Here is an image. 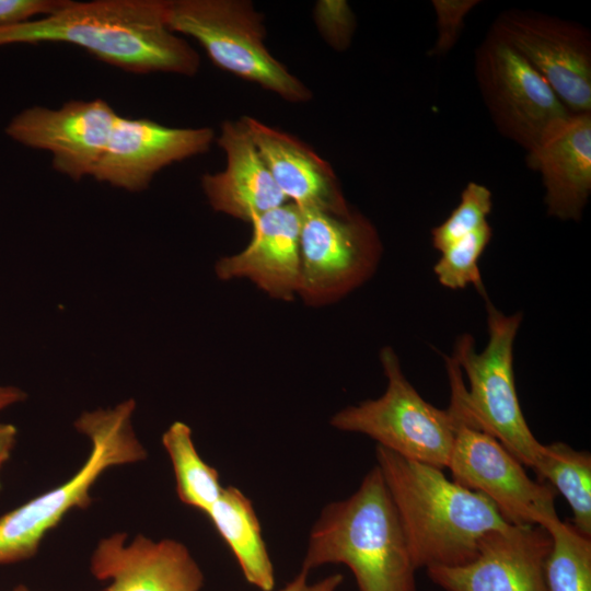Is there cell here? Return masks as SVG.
<instances>
[{
  "label": "cell",
  "instance_id": "22",
  "mask_svg": "<svg viewBox=\"0 0 591 591\" xmlns=\"http://www.w3.org/2000/svg\"><path fill=\"white\" fill-rule=\"evenodd\" d=\"M162 444L172 463L179 500L207 513L223 487L217 470L197 452L192 429L183 421L173 422L163 433Z\"/></svg>",
  "mask_w": 591,
  "mask_h": 591
},
{
  "label": "cell",
  "instance_id": "14",
  "mask_svg": "<svg viewBox=\"0 0 591 591\" xmlns=\"http://www.w3.org/2000/svg\"><path fill=\"white\" fill-rule=\"evenodd\" d=\"M213 140L209 127H169L148 118L118 115L92 177L140 192L163 167L207 152Z\"/></svg>",
  "mask_w": 591,
  "mask_h": 591
},
{
  "label": "cell",
  "instance_id": "8",
  "mask_svg": "<svg viewBox=\"0 0 591 591\" xmlns=\"http://www.w3.org/2000/svg\"><path fill=\"white\" fill-rule=\"evenodd\" d=\"M382 250L375 227L357 211L302 212L298 294L313 306L341 299L374 274Z\"/></svg>",
  "mask_w": 591,
  "mask_h": 591
},
{
  "label": "cell",
  "instance_id": "19",
  "mask_svg": "<svg viewBox=\"0 0 591 591\" xmlns=\"http://www.w3.org/2000/svg\"><path fill=\"white\" fill-rule=\"evenodd\" d=\"M217 143L225 153V167L201 177L213 210L251 223L287 204L240 119L221 124Z\"/></svg>",
  "mask_w": 591,
  "mask_h": 591
},
{
  "label": "cell",
  "instance_id": "24",
  "mask_svg": "<svg viewBox=\"0 0 591 591\" xmlns=\"http://www.w3.org/2000/svg\"><path fill=\"white\" fill-rule=\"evenodd\" d=\"M491 236L493 229L487 222L441 251L440 258L433 266V273L440 285L452 290L473 285L486 299L478 260Z\"/></svg>",
  "mask_w": 591,
  "mask_h": 591
},
{
  "label": "cell",
  "instance_id": "11",
  "mask_svg": "<svg viewBox=\"0 0 591 591\" xmlns=\"http://www.w3.org/2000/svg\"><path fill=\"white\" fill-rule=\"evenodd\" d=\"M519 53L572 114L591 113V36L582 25L538 12L500 13L490 31Z\"/></svg>",
  "mask_w": 591,
  "mask_h": 591
},
{
  "label": "cell",
  "instance_id": "6",
  "mask_svg": "<svg viewBox=\"0 0 591 591\" xmlns=\"http://www.w3.org/2000/svg\"><path fill=\"white\" fill-rule=\"evenodd\" d=\"M166 24L196 39L211 61L292 103L312 99L311 90L265 45L264 16L248 0H167Z\"/></svg>",
  "mask_w": 591,
  "mask_h": 591
},
{
  "label": "cell",
  "instance_id": "18",
  "mask_svg": "<svg viewBox=\"0 0 591 591\" xmlns=\"http://www.w3.org/2000/svg\"><path fill=\"white\" fill-rule=\"evenodd\" d=\"M526 162L541 174L548 216L578 221L591 194V113L555 124L528 151Z\"/></svg>",
  "mask_w": 591,
  "mask_h": 591
},
{
  "label": "cell",
  "instance_id": "30",
  "mask_svg": "<svg viewBox=\"0 0 591 591\" xmlns=\"http://www.w3.org/2000/svg\"><path fill=\"white\" fill-rule=\"evenodd\" d=\"M18 430L11 424H0V468L9 460L16 441ZM1 489V484H0Z\"/></svg>",
  "mask_w": 591,
  "mask_h": 591
},
{
  "label": "cell",
  "instance_id": "31",
  "mask_svg": "<svg viewBox=\"0 0 591 591\" xmlns=\"http://www.w3.org/2000/svg\"><path fill=\"white\" fill-rule=\"evenodd\" d=\"M25 393L18 387L0 385V410L23 401Z\"/></svg>",
  "mask_w": 591,
  "mask_h": 591
},
{
  "label": "cell",
  "instance_id": "27",
  "mask_svg": "<svg viewBox=\"0 0 591 591\" xmlns=\"http://www.w3.org/2000/svg\"><path fill=\"white\" fill-rule=\"evenodd\" d=\"M315 24L325 42L336 50L349 47L356 30V18L344 0H320L313 12Z\"/></svg>",
  "mask_w": 591,
  "mask_h": 591
},
{
  "label": "cell",
  "instance_id": "10",
  "mask_svg": "<svg viewBox=\"0 0 591 591\" xmlns=\"http://www.w3.org/2000/svg\"><path fill=\"white\" fill-rule=\"evenodd\" d=\"M523 466L494 437L457 421L448 464L452 479L490 500L508 523L546 529L559 520L556 490L531 479Z\"/></svg>",
  "mask_w": 591,
  "mask_h": 591
},
{
  "label": "cell",
  "instance_id": "2",
  "mask_svg": "<svg viewBox=\"0 0 591 591\" xmlns=\"http://www.w3.org/2000/svg\"><path fill=\"white\" fill-rule=\"evenodd\" d=\"M375 457L416 569L466 564L484 535L510 524L490 500L441 468L379 445Z\"/></svg>",
  "mask_w": 591,
  "mask_h": 591
},
{
  "label": "cell",
  "instance_id": "1",
  "mask_svg": "<svg viewBox=\"0 0 591 591\" xmlns=\"http://www.w3.org/2000/svg\"><path fill=\"white\" fill-rule=\"evenodd\" d=\"M167 0L68 1L58 11L0 27V46L66 43L132 73L194 76L197 51L166 24Z\"/></svg>",
  "mask_w": 591,
  "mask_h": 591
},
{
  "label": "cell",
  "instance_id": "20",
  "mask_svg": "<svg viewBox=\"0 0 591 591\" xmlns=\"http://www.w3.org/2000/svg\"><path fill=\"white\" fill-rule=\"evenodd\" d=\"M206 514L235 556L246 581L262 591H271L274 566L251 500L236 487H223Z\"/></svg>",
  "mask_w": 591,
  "mask_h": 591
},
{
  "label": "cell",
  "instance_id": "28",
  "mask_svg": "<svg viewBox=\"0 0 591 591\" xmlns=\"http://www.w3.org/2000/svg\"><path fill=\"white\" fill-rule=\"evenodd\" d=\"M69 0H0V27L31 21L36 15L47 16L61 9Z\"/></svg>",
  "mask_w": 591,
  "mask_h": 591
},
{
  "label": "cell",
  "instance_id": "15",
  "mask_svg": "<svg viewBox=\"0 0 591 591\" xmlns=\"http://www.w3.org/2000/svg\"><path fill=\"white\" fill-rule=\"evenodd\" d=\"M125 533L102 538L92 553L91 573L108 582L105 591H199L204 575L181 542Z\"/></svg>",
  "mask_w": 591,
  "mask_h": 591
},
{
  "label": "cell",
  "instance_id": "7",
  "mask_svg": "<svg viewBox=\"0 0 591 591\" xmlns=\"http://www.w3.org/2000/svg\"><path fill=\"white\" fill-rule=\"evenodd\" d=\"M387 379L375 399L338 410L331 425L341 431L366 434L376 445L405 459L438 468L448 467L457 421L451 412L425 401L404 375L391 347L380 354Z\"/></svg>",
  "mask_w": 591,
  "mask_h": 591
},
{
  "label": "cell",
  "instance_id": "21",
  "mask_svg": "<svg viewBox=\"0 0 591 591\" xmlns=\"http://www.w3.org/2000/svg\"><path fill=\"white\" fill-rule=\"evenodd\" d=\"M538 482L548 484L568 502L573 526L591 537V455L563 442L543 444L533 466Z\"/></svg>",
  "mask_w": 591,
  "mask_h": 591
},
{
  "label": "cell",
  "instance_id": "26",
  "mask_svg": "<svg viewBox=\"0 0 591 591\" xmlns=\"http://www.w3.org/2000/svg\"><path fill=\"white\" fill-rule=\"evenodd\" d=\"M479 0H432L436 15L437 37L428 51L430 57L448 54L456 44L470 12Z\"/></svg>",
  "mask_w": 591,
  "mask_h": 591
},
{
  "label": "cell",
  "instance_id": "32",
  "mask_svg": "<svg viewBox=\"0 0 591 591\" xmlns=\"http://www.w3.org/2000/svg\"><path fill=\"white\" fill-rule=\"evenodd\" d=\"M13 591H30L25 586L20 584Z\"/></svg>",
  "mask_w": 591,
  "mask_h": 591
},
{
  "label": "cell",
  "instance_id": "3",
  "mask_svg": "<svg viewBox=\"0 0 591 591\" xmlns=\"http://www.w3.org/2000/svg\"><path fill=\"white\" fill-rule=\"evenodd\" d=\"M344 564L359 591H416L407 542L375 465L348 498L325 506L314 523L302 569Z\"/></svg>",
  "mask_w": 591,
  "mask_h": 591
},
{
  "label": "cell",
  "instance_id": "9",
  "mask_svg": "<svg viewBox=\"0 0 591 591\" xmlns=\"http://www.w3.org/2000/svg\"><path fill=\"white\" fill-rule=\"evenodd\" d=\"M474 71L496 128L526 151L572 114L523 57L490 32L476 48Z\"/></svg>",
  "mask_w": 591,
  "mask_h": 591
},
{
  "label": "cell",
  "instance_id": "4",
  "mask_svg": "<svg viewBox=\"0 0 591 591\" xmlns=\"http://www.w3.org/2000/svg\"><path fill=\"white\" fill-rule=\"evenodd\" d=\"M486 300L488 341L482 352L471 336L461 337L445 358L451 385L448 409L465 425L498 440L524 466L533 468L543 444L525 420L517 394L513 344L522 314L507 315Z\"/></svg>",
  "mask_w": 591,
  "mask_h": 591
},
{
  "label": "cell",
  "instance_id": "23",
  "mask_svg": "<svg viewBox=\"0 0 591 591\" xmlns=\"http://www.w3.org/2000/svg\"><path fill=\"white\" fill-rule=\"evenodd\" d=\"M546 530L552 538L544 567L546 591H591V537L560 519Z\"/></svg>",
  "mask_w": 591,
  "mask_h": 591
},
{
  "label": "cell",
  "instance_id": "17",
  "mask_svg": "<svg viewBox=\"0 0 591 591\" xmlns=\"http://www.w3.org/2000/svg\"><path fill=\"white\" fill-rule=\"evenodd\" d=\"M302 212L287 202L256 219L250 243L241 252L219 259L220 279L245 278L268 296L290 301L300 286Z\"/></svg>",
  "mask_w": 591,
  "mask_h": 591
},
{
  "label": "cell",
  "instance_id": "25",
  "mask_svg": "<svg viewBox=\"0 0 591 591\" xmlns=\"http://www.w3.org/2000/svg\"><path fill=\"white\" fill-rule=\"evenodd\" d=\"M493 210V194L485 185L468 182L463 188L459 205L449 217L431 230L432 246L441 252L450 244L475 232Z\"/></svg>",
  "mask_w": 591,
  "mask_h": 591
},
{
  "label": "cell",
  "instance_id": "13",
  "mask_svg": "<svg viewBox=\"0 0 591 591\" xmlns=\"http://www.w3.org/2000/svg\"><path fill=\"white\" fill-rule=\"evenodd\" d=\"M551 545L545 528L509 524L484 535L472 560L427 568V573L444 591H546L544 567Z\"/></svg>",
  "mask_w": 591,
  "mask_h": 591
},
{
  "label": "cell",
  "instance_id": "29",
  "mask_svg": "<svg viewBox=\"0 0 591 591\" xmlns=\"http://www.w3.org/2000/svg\"><path fill=\"white\" fill-rule=\"evenodd\" d=\"M308 571L301 569L300 573L281 591H336L343 582V576L334 573L316 583L310 584L308 582Z\"/></svg>",
  "mask_w": 591,
  "mask_h": 591
},
{
  "label": "cell",
  "instance_id": "16",
  "mask_svg": "<svg viewBox=\"0 0 591 591\" xmlns=\"http://www.w3.org/2000/svg\"><path fill=\"white\" fill-rule=\"evenodd\" d=\"M287 202L300 211L346 216L348 206L331 164L297 137L263 121L240 118Z\"/></svg>",
  "mask_w": 591,
  "mask_h": 591
},
{
  "label": "cell",
  "instance_id": "12",
  "mask_svg": "<svg viewBox=\"0 0 591 591\" xmlns=\"http://www.w3.org/2000/svg\"><path fill=\"white\" fill-rule=\"evenodd\" d=\"M118 117L104 100L69 101L59 108L33 106L5 128L14 141L51 153L53 167L74 181L92 176Z\"/></svg>",
  "mask_w": 591,
  "mask_h": 591
},
{
  "label": "cell",
  "instance_id": "5",
  "mask_svg": "<svg viewBox=\"0 0 591 591\" xmlns=\"http://www.w3.org/2000/svg\"><path fill=\"white\" fill-rule=\"evenodd\" d=\"M135 407V401L127 399L114 408L85 412L76 420V429L91 442L86 461L61 485L0 517V565L32 558L69 511L91 505L90 490L106 470L147 457L131 425Z\"/></svg>",
  "mask_w": 591,
  "mask_h": 591
}]
</instances>
